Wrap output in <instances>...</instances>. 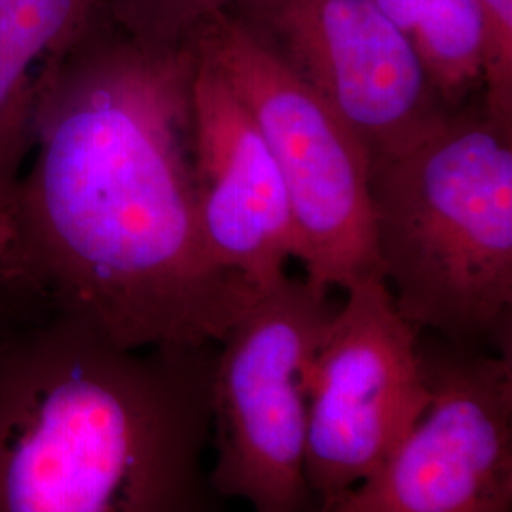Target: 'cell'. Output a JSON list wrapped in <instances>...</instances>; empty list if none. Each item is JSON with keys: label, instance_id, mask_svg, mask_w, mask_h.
<instances>
[{"label": "cell", "instance_id": "obj_9", "mask_svg": "<svg viewBox=\"0 0 512 512\" xmlns=\"http://www.w3.org/2000/svg\"><path fill=\"white\" fill-rule=\"evenodd\" d=\"M192 118L203 238L222 268L260 293L287 275L291 258L298 260L291 203L253 116L200 54L192 82Z\"/></svg>", "mask_w": 512, "mask_h": 512}, {"label": "cell", "instance_id": "obj_13", "mask_svg": "<svg viewBox=\"0 0 512 512\" xmlns=\"http://www.w3.org/2000/svg\"><path fill=\"white\" fill-rule=\"evenodd\" d=\"M484 29V107L497 124L512 128V0H478Z\"/></svg>", "mask_w": 512, "mask_h": 512}, {"label": "cell", "instance_id": "obj_14", "mask_svg": "<svg viewBox=\"0 0 512 512\" xmlns=\"http://www.w3.org/2000/svg\"><path fill=\"white\" fill-rule=\"evenodd\" d=\"M48 313L37 294L0 258V346L19 329Z\"/></svg>", "mask_w": 512, "mask_h": 512}, {"label": "cell", "instance_id": "obj_6", "mask_svg": "<svg viewBox=\"0 0 512 512\" xmlns=\"http://www.w3.org/2000/svg\"><path fill=\"white\" fill-rule=\"evenodd\" d=\"M427 406L389 458L317 512H512L511 351L420 332Z\"/></svg>", "mask_w": 512, "mask_h": 512}, {"label": "cell", "instance_id": "obj_10", "mask_svg": "<svg viewBox=\"0 0 512 512\" xmlns=\"http://www.w3.org/2000/svg\"><path fill=\"white\" fill-rule=\"evenodd\" d=\"M99 8V0H0V258L27 164L42 76ZM12 266V264H10Z\"/></svg>", "mask_w": 512, "mask_h": 512}, {"label": "cell", "instance_id": "obj_3", "mask_svg": "<svg viewBox=\"0 0 512 512\" xmlns=\"http://www.w3.org/2000/svg\"><path fill=\"white\" fill-rule=\"evenodd\" d=\"M374 243L397 310L463 346L511 351L512 128L471 99L370 165Z\"/></svg>", "mask_w": 512, "mask_h": 512}, {"label": "cell", "instance_id": "obj_12", "mask_svg": "<svg viewBox=\"0 0 512 512\" xmlns=\"http://www.w3.org/2000/svg\"><path fill=\"white\" fill-rule=\"evenodd\" d=\"M264 0H99V10L126 35L158 48L179 46L217 12L253 8Z\"/></svg>", "mask_w": 512, "mask_h": 512}, {"label": "cell", "instance_id": "obj_5", "mask_svg": "<svg viewBox=\"0 0 512 512\" xmlns=\"http://www.w3.org/2000/svg\"><path fill=\"white\" fill-rule=\"evenodd\" d=\"M338 306L308 277L260 291L215 349L213 492L255 512H315L306 482L311 380Z\"/></svg>", "mask_w": 512, "mask_h": 512}, {"label": "cell", "instance_id": "obj_11", "mask_svg": "<svg viewBox=\"0 0 512 512\" xmlns=\"http://www.w3.org/2000/svg\"><path fill=\"white\" fill-rule=\"evenodd\" d=\"M410 40L423 73L450 112L482 88L486 29L478 0H429Z\"/></svg>", "mask_w": 512, "mask_h": 512}, {"label": "cell", "instance_id": "obj_4", "mask_svg": "<svg viewBox=\"0 0 512 512\" xmlns=\"http://www.w3.org/2000/svg\"><path fill=\"white\" fill-rule=\"evenodd\" d=\"M192 40L272 150L291 203L304 277L329 291L384 277L374 243L370 158L359 137L241 16L217 12Z\"/></svg>", "mask_w": 512, "mask_h": 512}, {"label": "cell", "instance_id": "obj_1", "mask_svg": "<svg viewBox=\"0 0 512 512\" xmlns=\"http://www.w3.org/2000/svg\"><path fill=\"white\" fill-rule=\"evenodd\" d=\"M196 63L192 40L145 46L97 8L42 76L10 264L50 313L122 348L217 346L258 296L203 238Z\"/></svg>", "mask_w": 512, "mask_h": 512}, {"label": "cell", "instance_id": "obj_8", "mask_svg": "<svg viewBox=\"0 0 512 512\" xmlns=\"http://www.w3.org/2000/svg\"><path fill=\"white\" fill-rule=\"evenodd\" d=\"M241 18L348 124L370 165L416 147L452 114L410 37L370 0H264Z\"/></svg>", "mask_w": 512, "mask_h": 512}, {"label": "cell", "instance_id": "obj_7", "mask_svg": "<svg viewBox=\"0 0 512 512\" xmlns=\"http://www.w3.org/2000/svg\"><path fill=\"white\" fill-rule=\"evenodd\" d=\"M427 399L420 330L397 310L384 277L355 283L313 366L306 482L317 511L389 458Z\"/></svg>", "mask_w": 512, "mask_h": 512}, {"label": "cell", "instance_id": "obj_2", "mask_svg": "<svg viewBox=\"0 0 512 512\" xmlns=\"http://www.w3.org/2000/svg\"><path fill=\"white\" fill-rule=\"evenodd\" d=\"M215 346L128 349L48 313L0 346V512H219Z\"/></svg>", "mask_w": 512, "mask_h": 512}, {"label": "cell", "instance_id": "obj_15", "mask_svg": "<svg viewBox=\"0 0 512 512\" xmlns=\"http://www.w3.org/2000/svg\"><path fill=\"white\" fill-rule=\"evenodd\" d=\"M385 18L391 19L401 31L410 37L416 21L429 0H370Z\"/></svg>", "mask_w": 512, "mask_h": 512}]
</instances>
